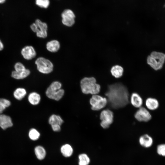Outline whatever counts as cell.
<instances>
[{"instance_id":"17","label":"cell","mask_w":165,"mask_h":165,"mask_svg":"<svg viewBox=\"0 0 165 165\" xmlns=\"http://www.w3.org/2000/svg\"><path fill=\"white\" fill-rule=\"evenodd\" d=\"M30 71L26 69L24 71L21 72H17L15 71H13L11 73L12 77L16 79H21L26 78L30 74Z\"/></svg>"},{"instance_id":"14","label":"cell","mask_w":165,"mask_h":165,"mask_svg":"<svg viewBox=\"0 0 165 165\" xmlns=\"http://www.w3.org/2000/svg\"><path fill=\"white\" fill-rule=\"evenodd\" d=\"M139 142L141 145L144 147L148 148L150 147L152 145L153 140L151 136L146 134L140 137Z\"/></svg>"},{"instance_id":"19","label":"cell","mask_w":165,"mask_h":165,"mask_svg":"<svg viewBox=\"0 0 165 165\" xmlns=\"http://www.w3.org/2000/svg\"><path fill=\"white\" fill-rule=\"evenodd\" d=\"M35 153L37 158L40 160L44 159L46 155V152L42 146L38 145L35 148Z\"/></svg>"},{"instance_id":"11","label":"cell","mask_w":165,"mask_h":165,"mask_svg":"<svg viewBox=\"0 0 165 165\" xmlns=\"http://www.w3.org/2000/svg\"><path fill=\"white\" fill-rule=\"evenodd\" d=\"M21 53L24 58L27 60L32 59L36 55L34 48L31 46H27L24 47L22 49Z\"/></svg>"},{"instance_id":"16","label":"cell","mask_w":165,"mask_h":165,"mask_svg":"<svg viewBox=\"0 0 165 165\" xmlns=\"http://www.w3.org/2000/svg\"><path fill=\"white\" fill-rule=\"evenodd\" d=\"M60 47L59 42L55 40H51L48 42L46 44L47 50L52 53L57 52L59 50Z\"/></svg>"},{"instance_id":"4","label":"cell","mask_w":165,"mask_h":165,"mask_svg":"<svg viewBox=\"0 0 165 165\" xmlns=\"http://www.w3.org/2000/svg\"><path fill=\"white\" fill-rule=\"evenodd\" d=\"M61 84L58 81L53 82L47 89L46 94L49 98L59 101L64 94V90L61 89Z\"/></svg>"},{"instance_id":"24","label":"cell","mask_w":165,"mask_h":165,"mask_svg":"<svg viewBox=\"0 0 165 165\" xmlns=\"http://www.w3.org/2000/svg\"><path fill=\"white\" fill-rule=\"evenodd\" d=\"M79 165H88L90 163V159L88 156L85 153L79 154L78 156Z\"/></svg>"},{"instance_id":"31","label":"cell","mask_w":165,"mask_h":165,"mask_svg":"<svg viewBox=\"0 0 165 165\" xmlns=\"http://www.w3.org/2000/svg\"><path fill=\"white\" fill-rule=\"evenodd\" d=\"M6 0H0V4H2L4 3Z\"/></svg>"},{"instance_id":"9","label":"cell","mask_w":165,"mask_h":165,"mask_svg":"<svg viewBox=\"0 0 165 165\" xmlns=\"http://www.w3.org/2000/svg\"><path fill=\"white\" fill-rule=\"evenodd\" d=\"M35 27L33 31L36 33L37 36L40 38H45L47 36L48 26L46 23L37 19L35 23Z\"/></svg>"},{"instance_id":"20","label":"cell","mask_w":165,"mask_h":165,"mask_svg":"<svg viewBox=\"0 0 165 165\" xmlns=\"http://www.w3.org/2000/svg\"><path fill=\"white\" fill-rule=\"evenodd\" d=\"M49 122L51 126H61L63 123V120L59 116L53 115L51 116L49 120Z\"/></svg>"},{"instance_id":"21","label":"cell","mask_w":165,"mask_h":165,"mask_svg":"<svg viewBox=\"0 0 165 165\" xmlns=\"http://www.w3.org/2000/svg\"><path fill=\"white\" fill-rule=\"evenodd\" d=\"M123 69L121 66L116 65L113 66L111 69L112 75L116 78L121 77L123 74Z\"/></svg>"},{"instance_id":"10","label":"cell","mask_w":165,"mask_h":165,"mask_svg":"<svg viewBox=\"0 0 165 165\" xmlns=\"http://www.w3.org/2000/svg\"><path fill=\"white\" fill-rule=\"evenodd\" d=\"M134 117L139 122H147L151 119L152 116L147 109L141 107L135 113Z\"/></svg>"},{"instance_id":"3","label":"cell","mask_w":165,"mask_h":165,"mask_svg":"<svg viewBox=\"0 0 165 165\" xmlns=\"http://www.w3.org/2000/svg\"><path fill=\"white\" fill-rule=\"evenodd\" d=\"M165 61V54L156 51L152 52L147 57V63L155 70L161 69Z\"/></svg>"},{"instance_id":"1","label":"cell","mask_w":165,"mask_h":165,"mask_svg":"<svg viewBox=\"0 0 165 165\" xmlns=\"http://www.w3.org/2000/svg\"><path fill=\"white\" fill-rule=\"evenodd\" d=\"M105 95L109 106L114 109L124 107L129 103V93L127 87L120 82L108 85Z\"/></svg>"},{"instance_id":"18","label":"cell","mask_w":165,"mask_h":165,"mask_svg":"<svg viewBox=\"0 0 165 165\" xmlns=\"http://www.w3.org/2000/svg\"><path fill=\"white\" fill-rule=\"evenodd\" d=\"M61 152L63 156L65 157L71 156L73 153V149L72 146L68 144L63 145L61 148Z\"/></svg>"},{"instance_id":"26","label":"cell","mask_w":165,"mask_h":165,"mask_svg":"<svg viewBox=\"0 0 165 165\" xmlns=\"http://www.w3.org/2000/svg\"><path fill=\"white\" fill-rule=\"evenodd\" d=\"M28 136L31 140L36 141L39 138L40 134L36 129L32 128L29 131Z\"/></svg>"},{"instance_id":"27","label":"cell","mask_w":165,"mask_h":165,"mask_svg":"<svg viewBox=\"0 0 165 165\" xmlns=\"http://www.w3.org/2000/svg\"><path fill=\"white\" fill-rule=\"evenodd\" d=\"M36 4L39 7L44 8H47L49 6V0H36Z\"/></svg>"},{"instance_id":"12","label":"cell","mask_w":165,"mask_h":165,"mask_svg":"<svg viewBox=\"0 0 165 165\" xmlns=\"http://www.w3.org/2000/svg\"><path fill=\"white\" fill-rule=\"evenodd\" d=\"M11 118L9 116L2 113L0 114V127L3 130L13 126Z\"/></svg>"},{"instance_id":"30","label":"cell","mask_w":165,"mask_h":165,"mask_svg":"<svg viewBox=\"0 0 165 165\" xmlns=\"http://www.w3.org/2000/svg\"><path fill=\"white\" fill-rule=\"evenodd\" d=\"M4 48V45L3 43L0 39V51L2 50Z\"/></svg>"},{"instance_id":"2","label":"cell","mask_w":165,"mask_h":165,"mask_svg":"<svg viewBox=\"0 0 165 165\" xmlns=\"http://www.w3.org/2000/svg\"><path fill=\"white\" fill-rule=\"evenodd\" d=\"M80 86L82 92L85 94H97L101 90L100 86L96 83L94 77L83 78L80 81Z\"/></svg>"},{"instance_id":"28","label":"cell","mask_w":165,"mask_h":165,"mask_svg":"<svg viewBox=\"0 0 165 165\" xmlns=\"http://www.w3.org/2000/svg\"><path fill=\"white\" fill-rule=\"evenodd\" d=\"M157 152L159 155L165 156V144H160L157 146Z\"/></svg>"},{"instance_id":"23","label":"cell","mask_w":165,"mask_h":165,"mask_svg":"<svg viewBox=\"0 0 165 165\" xmlns=\"http://www.w3.org/2000/svg\"><path fill=\"white\" fill-rule=\"evenodd\" d=\"M26 94V91L25 89L19 87L15 90L13 93V95L16 99L20 101L25 97Z\"/></svg>"},{"instance_id":"22","label":"cell","mask_w":165,"mask_h":165,"mask_svg":"<svg viewBox=\"0 0 165 165\" xmlns=\"http://www.w3.org/2000/svg\"><path fill=\"white\" fill-rule=\"evenodd\" d=\"M28 99L29 103L32 105H36L38 104L41 99L39 94L35 92H33L29 94Z\"/></svg>"},{"instance_id":"7","label":"cell","mask_w":165,"mask_h":165,"mask_svg":"<svg viewBox=\"0 0 165 165\" xmlns=\"http://www.w3.org/2000/svg\"><path fill=\"white\" fill-rule=\"evenodd\" d=\"M113 112L111 110L108 109L103 110L100 115L101 126L104 129L108 128L113 123Z\"/></svg>"},{"instance_id":"5","label":"cell","mask_w":165,"mask_h":165,"mask_svg":"<svg viewBox=\"0 0 165 165\" xmlns=\"http://www.w3.org/2000/svg\"><path fill=\"white\" fill-rule=\"evenodd\" d=\"M38 70L40 72L47 74L51 72L53 70V65L48 59L43 57H39L35 61Z\"/></svg>"},{"instance_id":"15","label":"cell","mask_w":165,"mask_h":165,"mask_svg":"<svg viewBox=\"0 0 165 165\" xmlns=\"http://www.w3.org/2000/svg\"><path fill=\"white\" fill-rule=\"evenodd\" d=\"M130 102L134 107L140 108L143 104V100L140 96L138 93H134L132 94L130 98Z\"/></svg>"},{"instance_id":"8","label":"cell","mask_w":165,"mask_h":165,"mask_svg":"<svg viewBox=\"0 0 165 165\" xmlns=\"http://www.w3.org/2000/svg\"><path fill=\"white\" fill-rule=\"evenodd\" d=\"M62 22L64 25L70 27L75 23V15L72 10L67 9L64 10L61 14Z\"/></svg>"},{"instance_id":"29","label":"cell","mask_w":165,"mask_h":165,"mask_svg":"<svg viewBox=\"0 0 165 165\" xmlns=\"http://www.w3.org/2000/svg\"><path fill=\"white\" fill-rule=\"evenodd\" d=\"M15 71L17 72H21L25 71L26 68L22 63L20 62L16 63L14 66Z\"/></svg>"},{"instance_id":"25","label":"cell","mask_w":165,"mask_h":165,"mask_svg":"<svg viewBox=\"0 0 165 165\" xmlns=\"http://www.w3.org/2000/svg\"><path fill=\"white\" fill-rule=\"evenodd\" d=\"M10 101L6 99L0 98V114L2 113L3 111L11 105Z\"/></svg>"},{"instance_id":"13","label":"cell","mask_w":165,"mask_h":165,"mask_svg":"<svg viewBox=\"0 0 165 165\" xmlns=\"http://www.w3.org/2000/svg\"><path fill=\"white\" fill-rule=\"evenodd\" d=\"M145 105L148 109L154 111L158 108L160 104L159 101L156 98L150 97L146 100Z\"/></svg>"},{"instance_id":"6","label":"cell","mask_w":165,"mask_h":165,"mask_svg":"<svg viewBox=\"0 0 165 165\" xmlns=\"http://www.w3.org/2000/svg\"><path fill=\"white\" fill-rule=\"evenodd\" d=\"M91 109L98 111L104 108L108 103L107 99L97 94L93 95L90 100Z\"/></svg>"}]
</instances>
